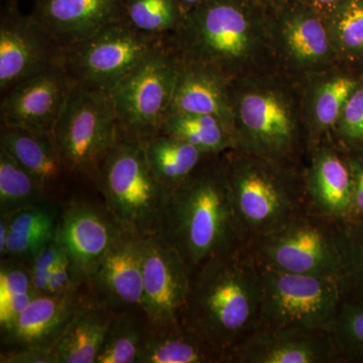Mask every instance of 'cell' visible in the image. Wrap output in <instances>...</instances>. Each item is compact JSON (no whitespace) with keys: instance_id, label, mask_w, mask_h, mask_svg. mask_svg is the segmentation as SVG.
<instances>
[{"instance_id":"cell-1","label":"cell","mask_w":363,"mask_h":363,"mask_svg":"<svg viewBox=\"0 0 363 363\" xmlns=\"http://www.w3.org/2000/svg\"><path fill=\"white\" fill-rule=\"evenodd\" d=\"M260 307L259 267L243 245L191 274L181 323L226 363L234 348L260 326Z\"/></svg>"},{"instance_id":"cell-17","label":"cell","mask_w":363,"mask_h":363,"mask_svg":"<svg viewBox=\"0 0 363 363\" xmlns=\"http://www.w3.org/2000/svg\"><path fill=\"white\" fill-rule=\"evenodd\" d=\"M74 85L62 66L21 81L1 95L0 123L52 133Z\"/></svg>"},{"instance_id":"cell-46","label":"cell","mask_w":363,"mask_h":363,"mask_svg":"<svg viewBox=\"0 0 363 363\" xmlns=\"http://www.w3.org/2000/svg\"><path fill=\"white\" fill-rule=\"evenodd\" d=\"M204 1H206V0H181L182 6H183L184 11H185L186 13L190 11L191 9H194V7L203 4Z\"/></svg>"},{"instance_id":"cell-12","label":"cell","mask_w":363,"mask_h":363,"mask_svg":"<svg viewBox=\"0 0 363 363\" xmlns=\"http://www.w3.org/2000/svg\"><path fill=\"white\" fill-rule=\"evenodd\" d=\"M269 37L277 68L298 83L340 63L323 14L300 0L269 13Z\"/></svg>"},{"instance_id":"cell-9","label":"cell","mask_w":363,"mask_h":363,"mask_svg":"<svg viewBox=\"0 0 363 363\" xmlns=\"http://www.w3.org/2000/svg\"><path fill=\"white\" fill-rule=\"evenodd\" d=\"M341 225L305 211L245 247L259 266L291 274L337 279Z\"/></svg>"},{"instance_id":"cell-31","label":"cell","mask_w":363,"mask_h":363,"mask_svg":"<svg viewBox=\"0 0 363 363\" xmlns=\"http://www.w3.org/2000/svg\"><path fill=\"white\" fill-rule=\"evenodd\" d=\"M51 196L6 150L0 147V216L9 217Z\"/></svg>"},{"instance_id":"cell-2","label":"cell","mask_w":363,"mask_h":363,"mask_svg":"<svg viewBox=\"0 0 363 363\" xmlns=\"http://www.w3.org/2000/svg\"><path fill=\"white\" fill-rule=\"evenodd\" d=\"M169 40L181 61L214 67L230 80L277 68L269 13L257 0H206Z\"/></svg>"},{"instance_id":"cell-25","label":"cell","mask_w":363,"mask_h":363,"mask_svg":"<svg viewBox=\"0 0 363 363\" xmlns=\"http://www.w3.org/2000/svg\"><path fill=\"white\" fill-rule=\"evenodd\" d=\"M114 312L88 298L52 345L59 363H95Z\"/></svg>"},{"instance_id":"cell-8","label":"cell","mask_w":363,"mask_h":363,"mask_svg":"<svg viewBox=\"0 0 363 363\" xmlns=\"http://www.w3.org/2000/svg\"><path fill=\"white\" fill-rule=\"evenodd\" d=\"M180 63L169 35L109 91L121 135L143 143L160 135L173 99Z\"/></svg>"},{"instance_id":"cell-23","label":"cell","mask_w":363,"mask_h":363,"mask_svg":"<svg viewBox=\"0 0 363 363\" xmlns=\"http://www.w3.org/2000/svg\"><path fill=\"white\" fill-rule=\"evenodd\" d=\"M230 88V79L218 69L181 61L168 116L186 112L218 117L233 131Z\"/></svg>"},{"instance_id":"cell-7","label":"cell","mask_w":363,"mask_h":363,"mask_svg":"<svg viewBox=\"0 0 363 363\" xmlns=\"http://www.w3.org/2000/svg\"><path fill=\"white\" fill-rule=\"evenodd\" d=\"M52 133L70 178L92 182L121 135L108 93L74 85Z\"/></svg>"},{"instance_id":"cell-30","label":"cell","mask_w":363,"mask_h":363,"mask_svg":"<svg viewBox=\"0 0 363 363\" xmlns=\"http://www.w3.org/2000/svg\"><path fill=\"white\" fill-rule=\"evenodd\" d=\"M150 326L142 309L114 313L95 363H136Z\"/></svg>"},{"instance_id":"cell-38","label":"cell","mask_w":363,"mask_h":363,"mask_svg":"<svg viewBox=\"0 0 363 363\" xmlns=\"http://www.w3.org/2000/svg\"><path fill=\"white\" fill-rule=\"evenodd\" d=\"M56 234L57 233H28L11 230L7 238L6 252L1 259L11 257L30 264L52 240H55Z\"/></svg>"},{"instance_id":"cell-15","label":"cell","mask_w":363,"mask_h":363,"mask_svg":"<svg viewBox=\"0 0 363 363\" xmlns=\"http://www.w3.org/2000/svg\"><path fill=\"white\" fill-rule=\"evenodd\" d=\"M302 175L307 211L342 225L347 224L353 203L347 152L332 138L310 145Z\"/></svg>"},{"instance_id":"cell-24","label":"cell","mask_w":363,"mask_h":363,"mask_svg":"<svg viewBox=\"0 0 363 363\" xmlns=\"http://www.w3.org/2000/svg\"><path fill=\"white\" fill-rule=\"evenodd\" d=\"M0 147L11 155L50 196L71 179L51 133L0 124Z\"/></svg>"},{"instance_id":"cell-45","label":"cell","mask_w":363,"mask_h":363,"mask_svg":"<svg viewBox=\"0 0 363 363\" xmlns=\"http://www.w3.org/2000/svg\"><path fill=\"white\" fill-rule=\"evenodd\" d=\"M257 1L259 2L260 6H264L269 13H272V11L283 6L284 4H286L290 0H257Z\"/></svg>"},{"instance_id":"cell-44","label":"cell","mask_w":363,"mask_h":363,"mask_svg":"<svg viewBox=\"0 0 363 363\" xmlns=\"http://www.w3.org/2000/svg\"><path fill=\"white\" fill-rule=\"evenodd\" d=\"M300 1L304 2L308 6L314 7V9L323 13L327 9H331L332 6H337V4L345 1V0H300Z\"/></svg>"},{"instance_id":"cell-13","label":"cell","mask_w":363,"mask_h":363,"mask_svg":"<svg viewBox=\"0 0 363 363\" xmlns=\"http://www.w3.org/2000/svg\"><path fill=\"white\" fill-rule=\"evenodd\" d=\"M18 0H6L0 13V93L21 81L63 67L64 47L32 14L21 13Z\"/></svg>"},{"instance_id":"cell-29","label":"cell","mask_w":363,"mask_h":363,"mask_svg":"<svg viewBox=\"0 0 363 363\" xmlns=\"http://www.w3.org/2000/svg\"><path fill=\"white\" fill-rule=\"evenodd\" d=\"M322 14L339 62L359 73L363 64V0H345Z\"/></svg>"},{"instance_id":"cell-5","label":"cell","mask_w":363,"mask_h":363,"mask_svg":"<svg viewBox=\"0 0 363 363\" xmlns=\"http://www.w3.org/2000/svg\"><path fill=\"white\" fill-rule=\"evenodd\" d=\"M225 162L243 245L307 211L302 172L240 150L226 152Z\"/></svg>"},{"instance_id":"cell-4","label":"cell","mask_w":363,"mask_h":363,"mask_svg":"<svg viewBox=\"0 0 363 363\" xmlns=\"http://www.w3.org/2000/svg\"><path fill=\"white\" fill-rule=\"evenodd\" d=\"M225 154L208 157L172 191L162 213L159 235L180 255L190 276L208 260L243 247L231 202Z\"/></svg>"},{"instance_id":"cell-43","label":"cell","mask_w":363,"mask_h":363,"mask_svg":"<svg viewBox=\"0 0 363 363\" xmlns=\"http://www.w3.org/2000/svg\"><path fill=\"white\" fill-rule=\"evenodd\" d=\"M11 226H9V217L0 216V255L4 257L6 252L7 238H9Z\"/></svg>"},{"instance_id":"cell-37","label":"cell","mask_w":363,"mask_h":363,"mask_svg":"<svg viewBox=\"0 0 363 363\" xmlns=\"http://www.w3.org/2000/svg\"><path fill=\"white\" fill-rule=\"evenodd\" d=\"M61 210L56 202L50 199L26 208L9 216L11 230L28 233H56Z\"/></svg>"},{"instance_id":"cell-20","label":"cell","mask_w":363,"mask_h":363,"mask_svg":"<svg viewBox=\"0 0 363 363\" xmlns=\"http://www.w3.org/2000/svg\"><path fill=\"white\" fill-rule=\"evenodd\" d=\"M125 0H35L32 16L60 45L90 39L125 18Z\"/></svg>"},{"instance_id":"cell-34","label":"cell","mask_w":363,"mask_h":363,"mask_svg":"<svg viewBox=\"0 0 363 363\" xmlns=\"http://www.w3.org/2000/svg\"><path fill=\"white\" fill-rule=\"evenodd\" d=\"M337 281L343 302L363 303V221L341 225Z\"/></svg>"},{"instance_id":"cell-41","label":"cell","mask_w":363,"mask_h":363,"mask_svg":"<svg viewBox=\"0 0 363 363\" xmlns=\"http://www.w3.org/2000/svg\"><path fill=\"white\" fill-rule=\"evenodd\" d=\"M346 152L353 182L352 211L347 224L358 223L363 221V150Z\"/></svg>"},{"instance_id":"cell-6","label":"cell","mask_w":363,"mask_h":363,"mask_svg":"<svg viewBox=\"0 0 363 363\" xmlns=\"http://www.w3.org/2000/svg\"><path fill=\"white\" fill-rule=\"evenodd\" d=\"M92 183L124 230L143 238L159 235L169 193L150 168L143 142L121 135Z\"/></svg>"},{"instance_id":"cell-36","label":"cell","mask_w":363,"mask_h":363,"mask_svg":"<svg viewBox=\"0 0 363 363\" xmlns=\"http://www.w3.org/2000/svg\"><path fill=\"white\" fill-rule=\"evenodd\" d=\"M346 150H363V77L344 105L332 135Z\"/></svg>"},{"instance_id":"cell-3","label":"cell","mask_w":363,"mask_h":363,"mask_svg":"<svg viewBox=\"0 0 363 363\" xmlns=\"http://www.w3.org/2000/svg\"><path fill=\"white\" fill-rule=\"evenodd\" d=\"M236 150L302 172L309 150L301 84L279 69L231 80Z\"/></svg>"},{"instance_id":"cell-28","label":"cell","mask_w":363,"mask_h":363,"mask_svg":"<svg viewBox=\"0 0 363 363\" xmlns=\"http://www.w3.org/2000/svg\"><path fill=\"white\" fill-rule=\"evenodd\" d=\"M160 133L175 136L207 155H223L236 150L233 130L218 117L206 114H169Z\"/></svg>"},{"instance_id":"cell-35","label":"cell","mask_w":363,"mask_h":363,"mask_svg":"<svg viewBox=\"0 0 363 363\" xmlns=\"http://www.w3.org/2000/svg\"><path fill=\"white\" fill-rule=\"evenodd\" d=\"M324 328L330 334L339 363H363V303L342 302Z\"/></svg>"},{"instance_id":"cell-40","label":"cell","mask_w":363,"mask_h":363,"mask_svg":"<svg viewBox=\"0 0 363 363\" xmlns=\"http://www.w3.org/2000/svg\"><path fill=\"white\" fill-rule=\"evenodd\" d=\"M64 247L58 238H55L49 245H47L30 262V276H32L33 286L38 295L47 294L48 285L54 267L61 255H63Z\"/></svg>"},{"instance_id":"cell-42","label":"cell","mask_w":363,"mask_h":363,"mask_svg":"<svg viewBox=\"0 0 363 363\" xmlns=\"http://www.w3.org/2000/svg\"><path fill=\"white\" fill-rule=\"evenodd\" d=\"M0 363H59L52 347L6 348L0 353Z\"/></svg>"},{"instance_id":"cell-11","label":"cell","mask_w":363,"mask_h":363,"mask_svg":"<svg viewBox=\"0 0 363 363\" xmlns=\"http://www.w3.org/2000/svg\"><path fill=\"white\" fill-rule=\"evenodd\" d=\"M259 267L262 277L260 326L324 328L342 304L336 278Z\"/></svg>"},{"instance_id":"cell-33","label":"cell","mask_w":363,"mask_h":363,"mask_svg":"<svg viewBox=\"0 0 363 363\" xmlns=\"http://www.w3.org/2000/svg\"><path fill=\"white\" fill-rule=\"evenodd\" d=\"M124 13L136 30L155 35L176 33L186 14L181 0H125Z\"/></svg>"},{"instance_id":"cell-16","label":"cell","mask_w":363,"mask_h":363,"mask_svg":"<svg viewBox=\"0 0 363 363\" xmlns=\"http://www.w3.org/2000/svg\"><path fill=\"white\" fill-rule=\"evenodd\" d=\"M143 238L124 231L87 279L93 304L114 313L142 309Z\"/></svg>"},{"instance_id":"cell-19","label":"cell","mask_w":363,"mask_h":363,"mask_svg":"<svg viewBox=\"0 0 363 363\" xmlns=\"http://www.w3.org/2000/svg\"><path fill=\"white\" fill-rule=\"evenodd\" d=\"M124 231L105 205L78 200L62 208L56 236L87 285L91 272Z\"/></svg>"},{"instance_id":"cell-22","label":"cell","mask_w":363,"mask_h":363,"mask_svg":"<svg viewBox=\"0 0 363 363\" xmlns=\"http://www.w3.org/2000/svg\"><path fill=\"white\" fill-rule=\"evenodd\" d=\"M88 302L87 289L63 295H38L1 333L6 348L52 347L71 320Z\"/></svg>"},{"instance_id":"cell-10","label":"cell","mask_w":363,"mask_h":363,"mask_svg":"<svg viewBox=\"0 0 363 363\" xmlns=\"http://www.w3.org/2000/svg\"><path fill=\"white\" fill-rule=\"evenodd\" d=\"M168 37L140 32L124 18L64 48L63 68L74 84L109 93Z\"/></svg>"},{"instance_id":"cell-39","label":"cell","mask_w":363,"mask_h":363,"mask_svg":"<svg viewBox=\"0 0 363 363\" xmlns=\"http://www.w3.org/2000/svg\"><path fill=\"white\" fill-rule=\"evenodd\" d=\"M84 289H87L85 277L79 271L70 255L64 250L63 255L60 257L52 272L47 294L63 295V294L78 292Z\"/></svg>"},{"instance_id":"cell-47","label":"cell","mask_w":363,"mask_h":363,"mask_svg":"<svg viewBox=\"0 0 363 363\" xmlns=\"http://www.w3.org/2000/svg\"><path fill=\"white\" fill-rule=\"evenodd\" d=\"M359 74L363 77V64H362V67H360V68H359Z\"/></svg>"},{"instance_id":"cell-14","label":"cell","mask_w":363,"mask_h":363,"mask_svg":"<svg viewBox=\"0 0 363 363\" xmlns=\"http://www.w3.org/2000/svg\"><path fill=\"white\" fill-rule=\"evenodd\" d=\"M142 310L152 327L180 323L190 272L178 252L160 235L143 240Z\"/></svg>"},{"instance_id":"cell-27","label":"cell","mask_w":363,"mask_h":363,"mask_svg":"<svg viewBox=\"0 0 363 363\" xmlns=\"http://www.w3.org/2000/svg\"><path fill=\"white\" fill-rule=\"evenodd\" d=\"M145 156L157 180L169 193L199 168L208 157L190 143L160 133L143 142Z\"/></svg>"},{"instance_id":"cell-26","label":"cell","mask_w":363,"mask_h":363,"mask_svg":"<svg viewBox=\"0 0 363 363\" xmlns=\"http://www.w3.org/2000/svg\"><path fill=\"white\" fill-rule=\"evenodd\" d=\"M136 363H224L220 354L183 324L150 326Z\"/></svg>"},{"instance_id":"cell-32","label":"cell","mask_w":363,"mask_h":363,"mask_svg":"<svg viewBox=\"0 0 363 363\" xmlns=\"http://www.w3.org/2000/svg\"><path fill=\"white\" fill-rule=\"evenodd\" d=\"M38 296L33 286L30 264L4 257L0 264V332L11 328L26 306Z\"/></svg>"},{"instance_id":"cell-21","label":"cell","mask_w":363,"mask_h":363,"mask_svg":"<svg viewBox=\"0 0 363 363\" xmlns=\"http://www.w3.org/2000/svg\"><path fill=\"white\" fill-rule=\"evenodd\" d=\"M362 80V76L357 70L339 63L312 74L300 83L303 121L309 147L332 138L344 105Z\"/></svg>"},{"instance_id":"cell-18","label":"cell","mask_w":363,"mask_h":363,"mask_svg":"<svg viewBox=\"0 0 363 363\" xmlns=\"http://www.w3.org/2000/svg\"><path fill=\"white\" fill-rule=\"evenodd\" d=\"M226 363H339L326 328L259 326L234 348Z\"/></svg>"}]
</instances>
